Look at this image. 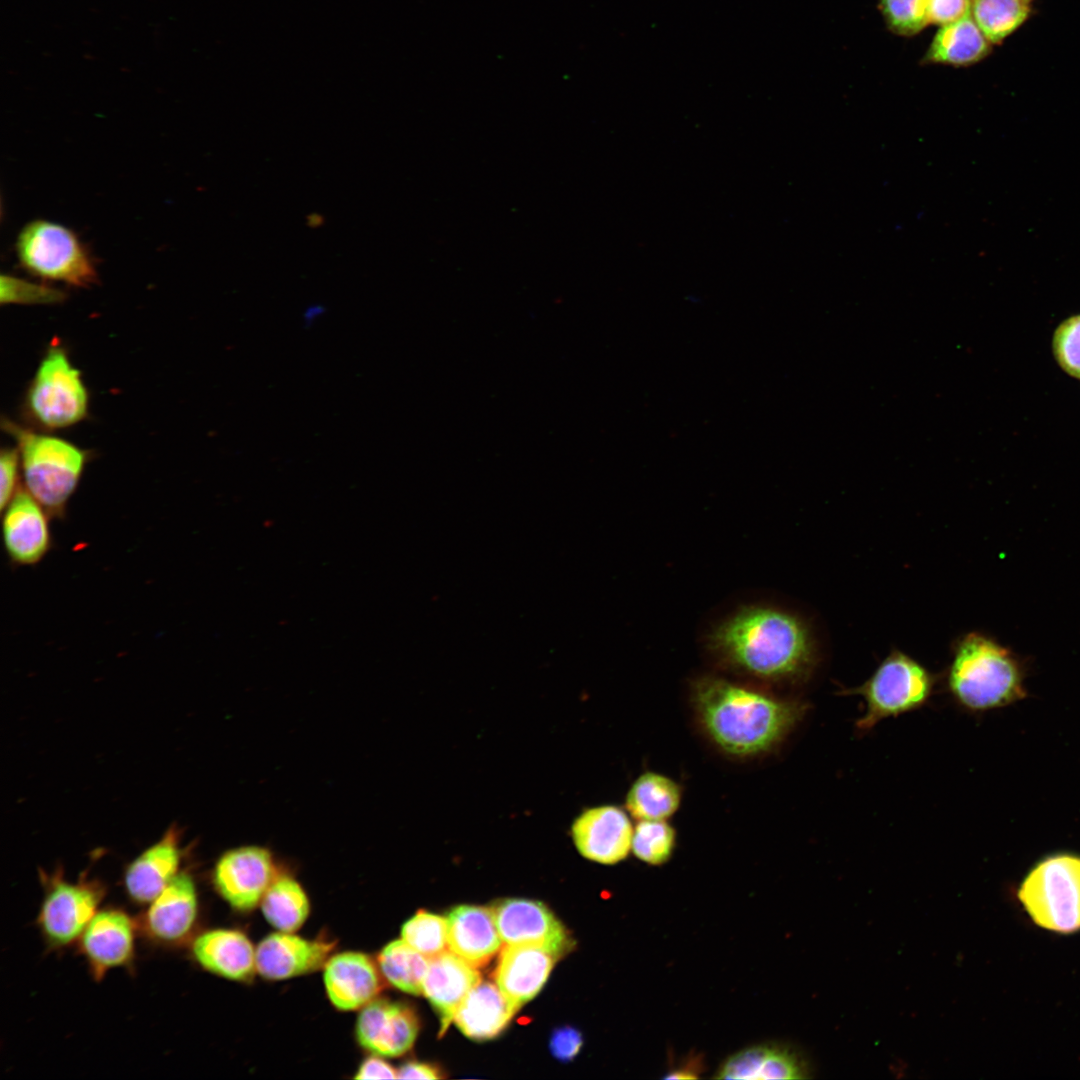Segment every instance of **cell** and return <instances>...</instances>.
<instances>
[{
    "instance_id": "6da1fadb",
    "label": "cell",
    "mask_w": 1080,
    "mask_h": 1080,
    "mask_svg": "<svg viewBox=\"0 0 1080 1080\" xmlns=\"http://www.w3.org/2000/svg\"><path fill=\"white\" fill-rule=\"evenodd\" d=\"M707 647L724 667L771 683H799L816 664L814 642L796 615L768 605L739 608L707 636Z\"/></svg>"
},
{
    "instance_id": "7a4b0ae2",
    "label": "cell",
    "mask_w": 1080,
    "mask_h": 1080,
    "mask_svg": "<svg viewBox=\"0 0 1080 1080\" xmlns=\"http://www.w3.org/2000/svg\"><path fill=\"white\" fill-rule=\"evenodd\" d=\"M697 720L723 753L747 758L779 746L802 721L808 704L757 689L704 676L692 688Z\"/></svg>"
},
{
    "instance_id": "3957f363",
    "label": "cell",
    "mask_w": 1080,
    "mask_h": 1080,
    "mask_svg": "<svg viewBox=\"0 0 1080 1080\" xmlns=\"http://www.w3.org/2000/svg\"><path fill=\"white\" fill-rule=\"evenodd\" d=\"M1021 659L994 639L976 632L955 646L946 684L954 702L969 712H985L1026 696Z\"/></svg>"
},
{
    "instance_id": "277c9868",
    "label": "cell",
    "mask_w": 1080,
    "mask_h": 1080,
    "mask_svg": "<svg viewBox=\"0 0 1080 1080\" xmlns=\"http://www.w3.org/2000/svg\"><path fill=\"white\" fill-rule=\"evenodd\" d=\"M2 426L16 441L26 490L51 517L62 519L83 474L87 452L9 419H3Z\"/></svg>"
},
{
    "instance_id": "5b68a950",
    "label": "cell",
    "mask_w": 1080,
    "mask_h": 1080,
    "mask_svg": "<svg viewBox=\"0 0 1080 1080\" xmlns=\"http://www.w3.org/2000/svg\"><path fill=\"white\" fill-rule=\"evenodd\" d=\"M936 677L903 652L893 650L863 684L839 691L860 696L865 712L856 721V730L866 733L886 718L919 709L930 700Z\"/></svg>"
},
{
    "instance_id": "8992f818",
    "label": "cell",
    "mask_w": 1080,
    "mask_h": 1080,
    "mask_svg": "<svg viewBox=\"0 0 1080 1080\" xmlns=\"http://www.w3.org/2000/svg\"><path fill=\"white\" fill-rule=\"evenodd\" d=\"M89 394L66 350L51 344L32 378L23 403L33 426L47 430L71 427L87 417Z\"/></svg>"
},
{
    "instance_id": "52a82bcc",
    "label": "cell",
    "mask_w": 1080,
    "mask_h": 1080,
    "mask_svg": "<svg viewBox=\"0 0 1080 1080\" xmlns=\"http://www.w3.org/2000/svg\"><path fill=\"white\" fill-rule=\"evenodd\" d=\"M20 265L44 281L87 288L97 271L87 248L69 228L48 220L27 223L15 244Z\"/></svg>"
},
{
    "instance_id": "ba28073f",
    "label": "cell",
    "mask_w": 1080,
    "mask_h": 1080,
    "mask_svg": "<svg viewBox=\"0 0 1080 1080\" xmlns=\"http://www.w3.org/2000/svg\"><path fill=\"white\" fill-rule=\"evenodd\" d=\"M1018 898L1032 921L1061 934L1080 930V856H1049L1027 874Z\"/></svg>"
},
{
    "instance_id": "9c48e42d",
    "label": "cell",
    "mask_w": 1080,
    "mask_h": 1080,
    "mask_svg": "<svg viewBox=\"0 0 1080 1080\" xmlns=\"http://www.w3.org/2000/svg\"><path fill=\"white\" fill-rule=\"evenodd\" d=\"M103 888L96 881L53 878L46 889L38 923L47 942L65 947L81 937L97 913Z\"/></svg>"
},
{
    "instance_id": "30bf717a",
    "label": "cell",
    "mask_w": 1080,
    "mask_h": 1080,
    "mask_svg": "<svg viewBox=\"0 0 1080 1080\" xmlns=\"http://www.w3.org/2000/svg\"><path fill=\"white\" fill-rule=\"evenodd\" d=\"M275 877L270 851L259 846H243L225 852L213 871L217 892L239 911H249L259 905Z\"/></svg>"
},
{
    "instance_id": "8fae6325",
    "label": "cell",
    "mask_w": 1080,
    "mask_h": 1080,
    "mask_svg": "<svg viewBox=\"0 0 1080 1080\" xmlns=\"http://www.w3.org/2000/svg\"><path fill=\"white\" fill-rule=\"evenodd\" d=\"M492 909L505 945L536 946L559 958L573 947L572 938L563 924L541 902L509 898Z\"/></svg>"
},
{
    "instance_id": "7c38bea8",
    "label": "cell",
    "mask_w": 1080,
    "mask_h": 1080,
    "mask_svg": "<svg viewBox=\"0 0 1080 1080\" xmlns=\"http://www.w3.org/2000/svg\"><path fill=\"white\" fill-rule=\"evenodd\" d=\"M628 814L616 805L585 809L571 826L572 840L578 852L586 859L604 865L626 859L631 851L634 830Z\"/></svg>"
},
{
    "instance_id": "4fadbf2b",
    "label": "cell",
    "mask_w": 1080,
    "mask_h": 1080,
    "mask_svg": "<svg viewBox=\"0 0 1080 1080\" xmlns=\"http://www.w3.org/2000/svg\"><path fill=\"white\" fill-rule=\"evenodd\" d=\"M355 1031L364 1049L381 1057H398L413 1046L419 1020L404 1003L374 999L362 1008Z\"/></svg>"
},
{
    "instance_id": "5bb4252c",
    "label": "cell",
    "mask_w": 1080,
    "mask_h": 1080,
    "mask_svg": "<svg viewBox=\"0 0 1080 1080\" xmlns=\"http://www.w3.org/2000/svg\"><path fill=\"white\" fill-rule=\"evenodd\" d=\"M3 543L15 566L39 563L52 546L48 512L26 490L15 494L2 511Z\"/></svg>"
},
{
    "instance_id": "9a60e30c",
    "label": "cell",
    "mask_w": 1080,
    "mask_h": 1080,
    "mask_svg": "<svg viewBox=\"0 0 1080 1080\" xmlns=\"http://www.w3.org/2000/svg\"><path fill=\"white\" fill-rule=\"evenodd\" d=\"M334 943L309 940L294 932L266 936L256 948V971L269 980H283L324 967Z\"/></svg>"
},
{
    "instance_id": "2e32d148",
    "label": "cell",
    "mask_w": 1080,
    "mask_h": 1080,
    "mask_svg": "<svg viewBox=\"0 0 1080 1080\" xmlns=\"http://www.w3.org/2000/svg\"><path fill=\"white\" fill-rule=\"evenodd\" d=\"M81 951L96 978L126 965L133 956L135 927L124 911L107 908L94 915L81 935Z\"/></svg>"
},
{
    "instance_id": "e0dca14e",
    "label": "cell",
    "mask_w": 1080,
    "mask_h": 1080,
    "mask_svg": "<svg viewBox=\"0 0 1080 1080\" xmlns=\"http://www.w3.org/2000/svg\"><path fill=\"white\" fill-rule=\"evenodd\" d=\"M557 959L555 954L536 946L505 945L501 948L494 978L516 1012L538 994Z\"/></svg>"
},
{
    "instance_id": "ac0fdd59",
    "label": "cell",
    "mask_w": 1080,
    "mask_h": 1080,
    "mask_svg": "<svg viewBox=\"0 0 1080 1080\" xmlns=\"http://www.w3.org/2000/svg\"><path fill=\"white\" fill-rule=\"evenodd\" d=\"M380 973L362 952L347 951L329 957L323 980L330 1002L342 1011L362 1009L381 991Z\"/></svg>"
},
{
    "instance_id": "d6986e66",
    "label": "cell",
    "mask_w": 1080,
    "mask_h": 1080,
    "mask_svg": "<svg viewBox=\"0 0 1080 1080\" xmlns=\"http://www.w3.org/2000/svg\"><path fill=\"white\" fill-rule=\"evenodd\" d=\"M197 914L194 880L188 873L178 872L150 902L144 922L152 938L162 943H177L190 934Z\"/></svg>"
},
{
    "instance_id": "ffe728a7",
    "label": "cell",
    "mask_w": 1080,
    "mask_h": 1080,
    "mask_svg": "<svg viewBox=\"0 0 1080 1080\" xmlns=\"http://www.w3.org/2000/svg\"><path fill=\"white\" fill-rule=\"evenodd\" d=\"M480 981L476 967L451 951L429 959L422 994L439 1015L440 1035L445 1033L468 993Z\"/></svg>"
},
{
    "instance_id": "44dd1931",
    "label": "cell",
    "mask_w": 1080,
    "mask_h": 1080,
    "mask_svg": "<svg viewBox=\"0 0 1080 1080\" xmlns=\"http://www.w3.org/2000/svg\"><path fill=\"white\" fill-rule=\"evenodd\" d=\"M446 920L448 950L472 966H485L502 948L492 907L460 905Z\"/></svg>"
},
{
    "instance_id": "7402d4cb",
    "label": "cell",
    "mask_w": 1080,
    "mask_h": 1080,
    "mask_svg": "<svg viewBox=\"0 0 1080 1080\" xmlns=\"http://www.w3.org/2000/svg\"><path fill=\"white\" fill-rule=\"evenodd\" d=\"M191 953L205 970L233 981H247L256 971V949L241 931L212 929L199 934Z\"/></svg>"
},
{
    "instance_id": "603a6c76",
    "label": "cell",
    "mask_w": 1080,
    "mask_h": 1080,
    "mask_svg": "<svg viewBox=\"0 0 1080 1080\" xmlns=\"http://www.w3.org/2000/svg\"><path fill=\"white\" fill-rule=\"evenodd\" d=\"M179 864L176 832L168 831L127 867L124 875L127 894L137 903H150L177 875Z\"/></svg>"
},
{
    "instance_id": "cb8c5ba5",
    "label": "cell",
    "mask_w": 1080,
    "mask_h": 1080,
    "mask_svg": "<svg viewBox=\"0 0 1080 1080\" xmlns=\"http://www.w3.org/2000/svg\"><path fill=\"white\" fill-rule=\"evenodd\" d=\"M807 1077L802 1059L790 1049L756 1045L738 1051L724 1061L718 1079H801Z\"/></svg>"
},
{
    "instance_id": "d4e9b609",
    "label": "cell",
    "mask_w": 1080,
    "mask_h": 1080,
    "mask_svg": "<svg viewBox=\"0 0 1080 1080\" xmlns=\"http://www.w3.org/2000/svg\"><path fill=\"white\" fill-rule=\"evenodd\" d=\"M516 1011L497 984L480 981L466 996L453 1021L473 1040H488L500 1034Z\"/></svg>"
},
{
    "instance_id": "484cf974",
    "label": "cell",
    "mask_w": 1080,
    "mask_h": 1080,
    "mask_svg": "<svg viewBox=\"0 0 1080 1080\" xmlns=\"http://www.w3.org/2000/svg\"><path fill=\"white\" fill-rule=\"evenodd\" d=\"M682 789L670 777L647 771L639 775L625 797L627 812L638 821L667 820L680 807Z\"/></svg>"
},
{
    "instance_id": "4316f807",
    "label": "cell",
    "mask_w": 1080,
    "mask_h": 1080,
    "mask_svg": "<svg viewBox=\"0 0 1080 1080\" xmlns=\"http://www.w3.org/2000/svg\"><path fill=\"white\" fill-rule=\"evenodd\" d=\"M990 50L972 15L942 26L926 54V60L953 65H969L985 57Z\"/></svg>"
},
{
    "instance_id": "83f0119b",
    "label": "cell",
    "mask_w": 1080,
    "mask_h": 1080,
    "mask_svg": "<svg viewBox=\"0 0 1080 1080\" xmlns=\"http://www.w3.org/2000/svg\"><path fill=\"white\" fill-rule=\"evenodd\" d=\"M265 919L278 931L295 932L308 918L310 903L298 881L287 875L276 876L261 902Z\"/></svg>"
},
{
    "instance_id": "f1b7e54d",
    "label": "cell",
    "mask_w": 1080,
    "mask_h": 1080,
    "mask_svg": "<svg viewBox=\"0 0 1080 1080\" xmlns=\"http://www.w3.org/2000/svg\"><path fill=\"white\" fill-rule=\"evenodd\" d=\"M429 959L403 939L388 943L378 955V967L388 983L412 995L423 992Z\"/></svg>"
},
{
    "instance_id": "f546056e",
    "label": "cell",
    "mask_w": 1080,
    "mask_h": 1080,
    "mask_svg": "<svg viewBox=\"0 0 1080 1080\" xmlns=\"http://www.w3.org/2000/svg\"><path fill=\"white\" fill-rule=\"evenodd\" d=\"M1027 0H971V15L989 42L997 43L1028 17Z\"/></svg>"
},
{
    "instance_id": "4dcf8cb0",
    "label": "cell",
    "mask_w": 1080,
    "mask_h": 1080,
    "mask_svg": "<svg viewBox=\"0 0 1080 1080\" xmlns=\"http://www.w3.org/2000/svg\"><path fill=\"white\" fill-rule=\"evenodd\" d=\"M675 846L676 831L666 820H640L634 826L631 851L646 864L666 863Z\"/></svg>"
},
{
    "instance_id": "1f68e13d",
    "label": "cell",
    "mask_w": 1080,
    "mask_h": 1080,
    "mask_svg": "<svg viewBox=\"0 0 1080 1080\" xmlns=\"http://www.w3.org/2000/svg\"><path fill=\"white\" fill-rule=\"evenodd\" d=\"M401 939L428 959L433 958L448 949L447 920L420 910L403 924Z\"/></svg>"
},
{
    "instance_id": "d6a6232c",
    "label": "cell",
    "mask_w": 1080,
    "mask_h": 1080,
    "mask_svg": "<svg viewBox=\"0 0 1080 1080\" xmlns=\"http://www.w3.org/2000/svg\"><path fill=\"white\" fill-rule=\"evenodd\" d=\"M67 294L46 284L2 274L0 277V302L4 304H56L65 300Z\"/></svg>"
},
{
    "instance_id": "836d02e7",
    "label": "cell",
    "mask_w": 1080,
    "mask_h": 1080,
    "mask_svg": "<svg viewBox=\"0 0 1080 1080\" xmlns=\"http://www.w3.org/2000/svg\"><path fill=\"white\" fill-rule=\"evenodd\" d=\"M928 0H881L880 7L889 28L900 35H913L928 24Z\"/></svg>"
},
{
    "instance_id": "e575fe53",
    "label": "cell",
    "mask_w": 1080,
    "mask_h": 1080,
    "mask_svg": "<svg viewBox=\"0 0 1080 1080\" xmlns=\"http://www.w3.org/2000/svg\"><path fill=\"white\" fill-rule=\"evenodd\" d=\"M1052 350L1058 365L1068 375L1080 379V314L1058 325L1052 338Z\"/></svg>"
},
{
    "instance_id": "d590c367",
    "label": "cell",
    "mask_w": 1080,
    "mask_h": 1080,
    "mask_svg": "<svg viewBox=\"0 0 1080 1080\" xmlns=\"http://www.w3.org/2000/svg\"><path fill=\"white\" fill-rule=\"evenodd\" d=\"M21 470L20 455L17 448H3L0 455V509L7 507L19 491L18 480Z\"/></svg>"
},
{
    "instance_id": "8d00e7d4",
    "label": "cell",
    "mask_w": 1080,
    "mask_h": 1080,
    "mask_svg": "<svg viewBox=\"0 0 1080 1080\" xmlns=\"http://www.w3.org/2000/svg\"><path fill=\"white\" fill-rule=\"evenodd\" d=\"M971 14V0H928V23L941 26Z\"/></svg>"
},
{
    "instance_id": "74e56055",
    "label": "cell",
    "mask_w": 1080,
    "mask_h": 1080,
    "mask_svg": "<svg viewBox=\"0 0 1080 1080\" xmlns=\"http://www.w3.org/2000/svg\"><path fill=\"white\" fill-rule=\"evenodd\" d=\"M582 1044L583 1038L581 1033L575 1028L564 1026L553 1031L549 1047L554 1057L567 1062L572 1060L578 1054Z\"/></svg>"
},
{
    "instance_id": "f35d334b",
    "label": "cell",
    "mask_w": 1080,
    "mask_h": 1080,
    "mask_svg": "<svg viewBox=\"0 0 1080 1080\" xmlns=\"http://www.w3.org/2000/svg\"><path fill=\"white\" fill-rule=\"evenodd\" d=\"M354 1077L357 1079H391L397 1078V1071L384 1061L381 1056L375 1055L361 1063Z\"/></svg>"
},
{
    "instance_id": "ab89813d",
    "label": "cell",
    "mask_w": 1080,
    "mask_h": 1080,
    "mask_svg": "<svg viewBox=\"0 0 1080 1080\" xmlns=\"http://www.w3.org/2000/svg\"><path fill=\"white\" fill-rule=\"evenodd\" d=\"M441 1077L439 1070L433 1065L408 1062L397 1070V1078L401 1079H438Z\"/></svg>"
},
{
    "instance_id": "60d3db41",
    "label": "cell",
    "mask_w": 1080,
    "mask_h": 1080,
    "mask_svg": "<svg viewBox=\"0 0 1080 1080\" xmlns=\"http://www.w3.org/2000/svg\"><path fill=\"white\" fill-rule=\"evenodd\" d=\"M700 1064H701V1062H699L696 1059V1061L691 1062V1064H688V1065H685L683 1067H679V1068H677L675 1070L670 1071L669 1074L665 1076V1078L666 1079H692V1078H697L698 1073L700 1071L697 1067Z\"/></svg>"
},
{
    "instance_id": "b9f144b4",
    "label": "cell",
    "mask_w": 1080,
    "mask_h": 1080,
    "mask_svg": "<svg viewBox=\"0 0 1080 1080\" xmlns=\"http://www.w3.org/2000/svg\"><path fill=\"white\" fill-rule=\"evenodd\" d=\"M324 312L325 308L321 304H313L309 306L303 314L306 325L313 324V322L318 319Z\"/></svg>"
}]
</instances>
